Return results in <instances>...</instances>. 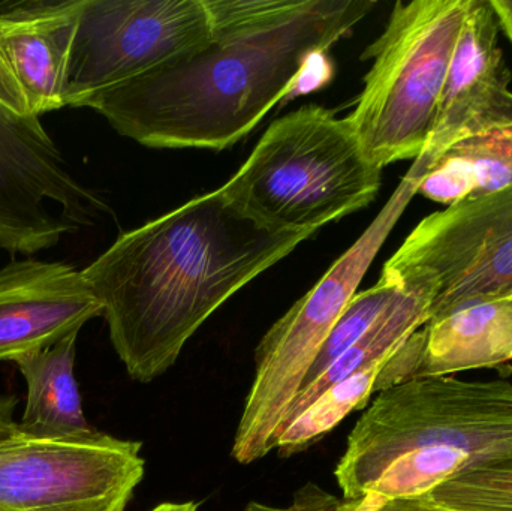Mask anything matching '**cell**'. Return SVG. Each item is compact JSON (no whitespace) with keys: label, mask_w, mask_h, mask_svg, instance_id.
<instances>
[{"label":"cell","mask_w":512,"mask_h":511,"mask_svg":"<svg viewBox=\"0 0 512 511\" xmlns=\"http://www.w3.org/2000/svg\"><path fill=\"white\" fill-rule=\"evenodd\" d=\"M210 35L138 77L86 96L123 137L153 149L234 146L376 6L373 0H207Z\"/></svg>","instance_id":"6da1fadb"},{"label":"cell","mask_w":512,"mask_h":511,"mask_svg":"<svg viewBox=\"0 0 512 511\" xmlns=\"http://www.w3.org/2000/svg\"><path fill=\"white\" fill-rule=\"evenodd\" d=\"M310 236L265 227L219 188L123 233L81 275L129 377L150 383L230 297Z\"/></svg>","instance_id":"7a4b0ae2"},{"label":"cell","mask_w":512,"mask_h":511,"mask_svg":"<svg viewBox=\"0 0 512 511\" xmlns=\"http://www.w3.org/2000/svg\"><path fill=\"white\" fill-rule=\"evenodd\" d=\"M512 458V384L415 378L378 393L334 476L349 501L418 497Z\"/></svg>","instance_id":"3957f363"},{"label":"cell","mask_w":512,"mask_h":511,"mask_svg":"<svg viewBox=\"0 0 512 511\" xmlns=\"http://www.w3.org/2000/svg\"><path fill=\"white\" fill-rule=\"evenodd\" d=\"M381 176L346 117L304 105L268 126L248 161L221 189L265 227L313 234L369 206Z\"/></svg>","instance_id":"277c9868"},{"label":"cell","mask_w":512,"mask_h":511,"mask_svg":"<svg viewBox=\"0 0 512 511\" xmlns=\"http://www.w3.org/2000/svg\"><path fill=\"white\" fill-rule=\"evenodd\" d=\"M471 2H397L384 32L361 56L373 63L346 120L381 170L415 161L426 149Z\"/></svg>","instance_id":"5b68a950"},{"label":"cell","mask_w":512,"mask_h":511,"mask_svg":"<svg viewBox=\"0 0 512 511\" xmlns=\"http://www.w3.org/2000/svg\"><path fill=\"white\" fill-rule=\"evenodd\" d=\"M423 177L409 170L360 239L273 327L255 350V378L233 444V458L249 465L267 456L325 339L357 294L385 240L418 194Z\"/></svg>","instance_id":"8992f818"},{"label":"cell","mask_w":512,"mask_h":511,"mask_svg":"<svg viewBox=\"0 0 512 511\" xmlns=\"http://www.w3.org/2000/svg\"><path fill=\"white\" fill-rule=\"evenodd\" d=\"M381 278L429 294V320L512 297V186L426 216Z\"/></svg>","instance_id":"52a82bcc"},{"label":"cell","mask_w":512,"mask_h":511,"mask_svg":"<svg viewBox=\"0 0 512 511\" xmlns=\"http://www.w3.org/2000/svg\"><path fill=\"white\" fill-rule=\"evenodd\" d=\"M107 206L71 173L0 62V248L32 257L95 222Z\"/></svg>","instance_id":"ba28073f"},{"label":"cell","mask_w":512,"mask_h":511,"mask_svg":"<svg viewBox=\"0 0 512 511\" xmlns=\"http://www.w3.org/2000/svg\"><path fill=\"white\" fill-rule=\"evenodd\" d=\"M207 0H83L66 71V107L138 77L200 44Z\"/></svg>","instance_id":"9c48e42d"},{"label":"cell","mask_w":512,"mask_h":511,"mask_svg":"<svg viewBox=\"0 0 512 511\" xmlns=\"http://www.w3.org/2000/svg\"><path fill=\"white\" fill-rule=\"evenodd\" d=\"M144 465L138 441L17 435L0 443V511H125Z\"/></svg>","instance_id":"30bf717a"},{"label":"cell","mask_w":512,"mask_h":511,"mask_svg":"<svg viewBox=\"0 0 512 511\" xmlns=\"http://www.w3.org/2000/svg\"><path fill=\"white\" fill-rule=\"evenodd\" d=\"M499 30L490 0H472L448 68L435 128L412 164L423 177L457 141L512 125L511 72L498 44Z\"/></svg>","instance_id":"8fae6325"},{"label":"cell","mask_w":512,"mask_h":511,"mask_svg":"<svg viewBox=\"0 0 512 511\" xmlns=\"http://www.w3.org/2000/svg\"><path fill=\"white\" fill-rule=\"evenodd\" d=\"M81 5L83 0L0 5V62L36 116L66 107V71Z\"/></svg>","instance_id":"7c38bea8"},{"label":"cell","mask_w":512,"mask_h":511,"mask_svg":"<svg viewBox=\"0 0 512 511\" xmlns=\"http://www.w3.org/2000/svg\"><path fill=\"white\" fill-rule=\"evenodd\" d=\"M421 332L423 354L415 378L505 365L512 360V297L460 306L427 321Z\"/></svg>","instance_id":"4fadbf2b"},{"label":"cell","mask_w":512,"mask_h":511,"mask_svg":"<svg viewBox=\"0 0 512 511\" xmlns=\"http://www.w3.org/2000/svg\"><path fill=\"white\" fill-rule=\"evenodd\" d=\"M102 315L81 272L62 276L0 300V362L44 350Z\"/></svg>","instance_id":"5bb4252c"},{"label":"cell","mask_w":512,"mask_h":511,"mask_svg":"<svg viewBox=\"0 0 512 511\" xmlns=\"http://www.w3.org/2000/svg\"><path fill=\"white\" fill-rule=\"evenodd\" d=\"M78 333L14 360L27 384L26 408L17 422L20 437L81 443L104 434L84 416L74 374Z\"/></svg>","instance_id":"9a60e30c"},{"label":"cell","mask_w":512,"mask_h":511,"mask_svg":"<svg viewBox=\"0 0 512 511\" xmlns=\"http://www.w3.org/2000/svg\"><path fill=\"white\" fill-rule=\"evenodd\" d=\"M512 186V125L463 138L427 171L418 194L450 207Z\"/></svg>","instance_id":"2e32d148"},{"label":"cell","mask_w":512,"mask_h":511,"mask_svg":"<svg viewBox=\"0 0 512 511\" xmlns=\"http://www.w3.org/2000/svg\"><path fill=\"white\" fill-rule=\"evenodd\" d=\"M430 302L432 300L423 291L402 288L399 297L373 324L372 329L351 350L346 351L336 363H333L321 378L306 389L300 390L283 423L300 416L334 384L351 377L361 369L369 368L376 363L388 362L397 350L429 321Z\"/></svg>","instance_id":"e0dca14e"},{"label":"cell","mask_w":512,"mask_h":511,"mask_svg":"<svg viewBox=\"0 0 512 511\" xmlns=\"http://www.w3.org/2000/svg\"><path fill=\"white\" fill-rule=\"evenodd\" d=\"M385 365L387 362L376 363L331 386L300 416L280 426L273 449L283 458L304 452L349 414L363 410L376 393V381Z\"/></svg>","instance_id":"ac0fdd59"},{"label":"cell","mask_w":512,"mask_h":511,"mask_svg":"<svg viewBox=\"0 0 512 511\" xmlns=\"http://www.w3.org/2000/svg\"><path fill=\"white\" fill-rule=\"evenodd\" d=\"M400 291L402 288L399 285L381 278L378 284L373 285L369 290L355 294L340 315L339 320L334 324L330 335L325 339L300 390L315 383L346 351L351 350L372 329L373 324L384 315V312L393 305L394 300L399 297Z\"/></svg>","instance_id":"d6986e66"},{"label":"cell","mask_w":512,"mask_h":511,"mask_svg":"<svg viewBox=\"0 0 512 511\" xmlns=\"http://www.w3.org/2000/svg\"><path fill=\"white\" fill-rule=\"evenodd\" d=\"M426 495L453 511H512V458L466 471Z\"/></svg>","instance_id":"ffe728a7"},{"label":"cell","mask_w":512,"mask_h":511,"mask_svg":"<svg viewBox=\"0 0 512 511\" xmlns=\"http://www.w3.org/2000/svg\"><path fill=\"white\" fill-rule=\"evenodd\" d=\"M69 269L72 267L63 263H45L32 258L14 261L0 270V300L51 281L57 276H62Z\"/></svg>","instance_id":"44dd1931"},{"label":"cell","mask_w":512,"mask_h":511,"mask_svg":"<svg viewBox=\"0 0 512 511\" xmlns=\"http://www.w3.org/2000/svg\"><path fill=\"white\" fill-rule=\"evenodd\" d=\"M245 511H348V500L324 491L321 486L307 483L295 492L289 506L273 507L252 501Z\"/></svg>","instance_id":"7402d4cb"},{"label":"cell","mask_w":512,"mask_h":511,"mask_svg":"<svg viewBox=\"0 0 512 511\" xmlns=\"http://www.w3.org/2000/svg\"><path fill=\"white\" fill-rule=\"evenodd\" d=\"M348 511H453L436 504L429 495L418 497L391 498V500H363L349 501Z\"/></svg>","instance_id":"603a6c76"},{"label":"cell","mask_w":512,"mask_h":511,"mask_svg":"<svg viewBox=\"0 0 512 511\" xmlns=\"http://www.w3.org/2000/svg\"><path fill=\"white\" fill-rule=\"evenodd\" d=\"M15 407L17 399L0 396V443L18 435L17 420L14 419Z\"/></svg>","instance_id":"cb8c5ba5"},{"label":"cell","mask_w":512,"mask_h":511,"mask_svg":"<svg viewBox=\"0 0 512 511\" xmlns=\"http://www.w3.org/2000/svg\"><path fill=\"white\" fill-rule=\"evenodd\" d=\"M498 18L499 29L504 30L512 44V0H490Z\"/></svg>","instance_id":"d4e9b609"},{"label":"cell","mask_w":512,"mask_h":511,"mask_svg":"<svg viewBox=\"0 0 512 511\" xmlns=\"http://www.w3.org/2000/svg\"><path fill=\"white\" fill-rule=\"evenodd\" d=\"M152 511H198L197 503H165Z\"/></svg>","instance_id":"484cf974"}]
</instances>
